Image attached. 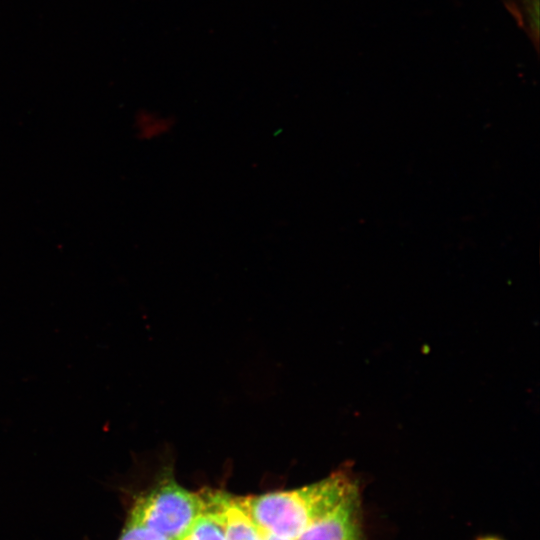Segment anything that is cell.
I'll return each instance as SVG.
<instances>
[{
    "instance_id": "4",
    "label": "cell",
    "mask_w": 540,
    "mask_h": 540,
    "mask_svg": "<svg viewBox=\"0 0 540 540\" xmlns=\"http://www.w3.org/2000/svg\"><path fill=\"white\" fill-rule=\"evenodd\" d=\"M207 490L220 515L225 540H265L263 531L237 503L235 496L219 490Z\"/></svg>"
},
{
    "instance_id": "8",
    "label": "cell",
    "mask_w": 540,
    "mask_h": 540,
    "mask_svg": "<svg viewBox=\"0 0 540 540\" xmlns=\"http://www.w3.org/2000/svg\"><path fill=\"white\" fill-rule=\"evenodd\" d=\"M173 127L170 116L160 113H148L145 115L144 128L146 136L156 138L167 135Z\"/></svg>"
},
{
    "instance_id": "7",
    "label": "cell",
    "mask_w": 540,
    "mask_h": 540,
    "mask_svg": "<svg viewBox=\"0 0 540 540\" xmlns=\"http://www.w3.org/2000/svg\"><path fill=\"white\" fill-rule=\"evenodd\" d=\"M118 540H170L157 531L128 517Z\"/></svg>"
},
{
    "instance_id": "3",
    "label": "cell",
    "mask_w": 540,
    "mask_h": 540,
    "mask_svg": "<svg viewBox=\"0 0 540 540\" xmlns=\"http://www.w3.org/2000/svg\"><path fill=\"white\" fill-rule=\"evenodd\" d=\"M297 540H364L359 489L312 523Z\"/></svg>"
},
{
    "instance_id": "6",
    "label": "cell",
    "mask_w": 540,
    "mask_h": 540,
    "mask_svg": "<svg viewBox=\"0 0 540 540\" xmlns=\"http://www.w3.org/2000/svg\"><path fill=\"white\" fill-rule=\"evenodd\" d=\"M205 510L195 519L181 540H225L220 515L212 504L208 490L204 489Z\"/></svg>"
},
{
    "instance_id": "1",
    "label": "cell",
    "mask_w": 540,
    "mask_h": 540,
    "mask_svg": "<svg viewBox=\"0 0 540 540\" xmlns=\"http://www.w3.org/2000/svg\"><path fill=\"white\" fill-rule=\"evenodd\" d=\"M358 486L347 473L335 472L301 488L261 495L235 496L264 532L297 539L312 523Z\"/></svg>"
},
{
    "instance_id": "10",
    "label": "cell",
    "mask_w": 540,
    "mask_h": 540,
    "mask_svg": "<svg viewBox=\"0 0 540 540\" xmlns=\"http://www.w3.org/2000/svg\"><path fill=\"white\" fill-rule=\"evenodd\" d=\"M479 540H501V539H499L497 537H484V538H481Z\"/></svg>"
},
{
    "instance_id": "5",
    "label": "cell",
    "mask_w": 540,
    "mask_h": 540,
    "mask_svg": "<svg viewBox=\"0 0 540 540\" xmlns=\"http://www.w3.org/2000/svg\"><path fill=\"white\" fill-rule=\"evenodd\" d=\"M502 2L539 55L540 0H502Z\"/></svg>"
},
{
    "instance_id": "2",
    "label": "cell",
    "mask_w": 540,
    "mask_h": 540,
    "mask_svg": "<svg viewBox=\"0 0 540 540\" xmlns=\"http://www.w3.org/2000/svg\"><path fill=\"white\" fill-rule=\"evenodd\" d=\"M205 507L203 490L189 491L168 474L137 498L129 518L170 540H181Z\"/></svg>"
},
{
    "instance_id": "9",
    "label": "cell",
    "mask_w": 540,
    "mask_h": 540,
    "mask_svg": "<svg viewBox=\"0 0 540 540\" xmlns=\"http://www.w3.org/2000/svg\"><path fill=\"white\" fill-rule=\"evenodd\" d=\"M263 535H264L265 540H297V539H291V538L276 536V535H273V534H270V533H267V532H264V531H263Z\"/></svg>"
}]
</instances>
